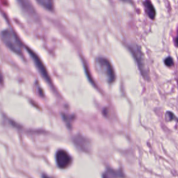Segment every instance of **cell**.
I'll use <instances>...</instances> for the list:
<instances>
[{
    "label": "cell",
    "instance_id": "1",
    "mask_svg": "<svg viewBox=\"0 0 178 178\" xmlns=\"http://www.w3.org/2000/svg\"><path fill=\"white\" fill-rule=\"evenodd\" d=\"M1 36L2 41L10 50L18 54H22L23 45L14 32L9 29L4 30L1 32Z\"/></svg>",
    "mask_w": 178,
    "mask_h": 178
},
{
    "label": "cell",
    "instance_id": "2",
    "mask_svg": "<svg viewBox=\"0 0 178 178\" xmlns=\"http://www.w3.org/2000/svg\"><path fill=\"white\" fill-rule=\"evenodd\" d=\"M96 65L98 71L102 74L105 80L108 83H113L116 79V75H115L114 70L107 59L104 58H100L97 59L96 60Z\"/></svg>",
    "mask_w": 178,
    "mask_h": 178
},
{
    "label": "cell",
    "instance_id": "3",
    "mask_svg": "<svg viewBox=\"0 0 178 178\" xmlns=\"http://www.w3.org/2000/svg\"><path fill=\"white\" fill-rule=\"evenodd\" d=\"M130 51L132 52V54L134 56L136 60L137 63H138V68H140L141 74H143V77H145V79H147V78H148V72H147V71L145 70L143 55V54H142L140 48H138V47H134L133 46L132 47H130Z\"/></svg>",
    "mask_w": 178,
    "mask_h": 178
},
{
    "label": "cell",
    "instance_id": "4",
    "mask_svg": "<svg viewBox=\"0 0 178 178\" xmlns=\"http://www.w3.org/2000/svg\"><path fill=\"white\" fill-rule=\"evenodd\" d=\"M56 161L57 166L60 168H65L68 167L72 162L70 156L65 150H60L57 152L56 155Z\"/></svg>",
    "mask_w": 178,
    "mask_h": 178
},
{
    "label": "cell",
    "instance_id": "5",
    "mask_svg": "<svg viewBox=\"0 0 178 178\" xmlns=\"http://www.w3.org/2000/svg\"><path fill=\"white\" fill-rule=\"evenodd\" d=\"M28 52H29V53L30 54V55L31 56L32 59H33V62L35 63V66H36L37 68H38V70L39 71V72L40 73V74H41L44 79H46L47 81H50L48 74H47V72L46 70H45V66L43 65V63L40 61V59H39L38 57H37V55H35L33 52H32L31 51H30V50H28Z\"/></svg>",
    "mask_w": 178,
    "mask_h": 178
},
{
    "label": "cell",
    "instance_id": "6",
    "mask_svg": "<svg viewBox=\"0 0 178 178\" xmlns=\"http://www.w3.org/2000/svg\"><path fill=\"white\" fill-rule=\"evenodd\" d=\"M144 5H145V11H146L147 14L148 15L149 18H151L152 20L155 19L156 12L155 8H154V6H152L151 2L149 1H146L145 2H144Z\"/></svg>",
    "mask_w": 178,
    "mask_h": 178
},
{
    "label": "cell",
    "instance_id": "7",
    "mask_svg": "<svg viewBox=\"0 0 178 178\" xmlns=\"http://www.w3.org/2000/svg\"><path fill=\"white\" fill-rule=\"evenodd\" d=\"M40 6L49 11H52L54 8L53 0H35Z\"/></svg>",
    "mask_w": 178,
    "mask_h": 178
},
{
    "label": "cell",
    "instance_id": "8",
    "mask_svg": "<svg viewBox=\"0 0 178 178\" xmlns=\"http://www.w3.org/2000/svg\"><path fill=\"white\" fill-rule=\"evenodd\" d=\"M103 176H104V177H124V175L121 172H119V171L108 169L106 172H105V173Z\"/></svg>",
    "mask_w": 178,
    "mask_h": 178
},
{
    "label": "cell",
    "instance_id": "9",
    "mask_svg": "<svg viewBox=\"0 0 178 178\" xmlns=\"http://www.w3.org/2000/svg\"><path fill=\"white\" fill-rule=\"evenodd\" d=\"M164 63H165L166 65L168 66V67H170L173 65V60L171 57H168L164 60Z\"/></svg>",
    "mask_w": 178,
    "mask_h": 178
},
{
    "label": "cell",
    "instance_id": "10",
    "mask_svg": "<svg viewBox=\"0 0 178 178\" xmlns=\"http://www.w3.org/2000/svg\"><path fill=\"white\" fill-rule=\"evenodd\" d=\"M166 118L168 120H175L176 121L178 122V119L177 118H175V115L173 113H172L171 112H167L166 113Z\"/></svg>",
    "mask_w": 178,
    "mask_h": 178
},
{
    "label": "cell",
    "instance_id": "11",
    "mask_svg": "<svg viewBox=\"0 0 178 178\" xmlns=\"http://www.w3.org/2000/svg\"><path fill=\"white\" fill-rule=\"evenodd\" d=\"M2 86H3V77L1 74L0 73V88L2 87Z\"/></svg>",
    "mask_w": 178,
    "mask_h": 178
},
{
    "label": "cell",
    "instance_id": "12",
    "mask_svg": "<svg viewBox=\"0 0 178 178\" xmlns=\"http://www.w3.org/2000/svg\"><path fill=\"white\" fill-rule=\"evenodd\" d=\"M175 45H176V46L178 47V33H177V37H176V38H175Z\"/></svg>",
    "mask_w": 178,
    "mask_h": 178
}]
</instances>
